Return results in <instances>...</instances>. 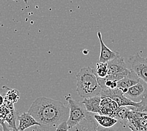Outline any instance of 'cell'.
Returning a JSON list of instances; mask_svg holds the SVG:
<instances>
[{
	"label": "cell",
	"instance_id": "7c38bea8",
	"mask_svg": "<svg viewBox=\"0 0 147 131\" xmlns=\"http://www.w3.org/2000/svg\"><path fill=\"white\" fill-rule=\"evenodd\" d=\"M101 96L99 95L89 98H86L82 103L84 104L88 112L94 113H99L100 109H101Z\"/></svg>",
	"mask_w": 147,
	"mask_h": 131
},
{
	"label": "cell",
	"instance_id": "4fadbf2b",
	"mask_svg": "<svg viewBox=\"0 0 147 131\" xmlns=\"http://www.w3.org/2000/svg\"><path fill=\"white\" fill-rule=\"evenodd\" d=\"M94 118L98 122L99 126L105 129L111 128L118 122V120L115 117L101 115L99 113H94Z\"/></svg>",
	"mask_w": 147,
	"mask_h": 131
},
{
	"label": "cell",
	"instance_id": "277c9868",
	"mask_svg": "<svg viewBox=\"0 0 147 131\" xmlns=\"http://www.w3.org/2000/svg\"><path fill=\"white\" fill-rule=\"evenodd\" d=\"M107 64L108 68V75L106 77L107 79L118 81L131 72V69L126 64L124 58L120 55Z\"/></svg>",
	"mask_w": 147,
	"mask_h": 131
},
{
	"label": "cell",
	"instance_id": "30bf717a",
	"mask_svg": "<svg viewBox=\"0 0 147 131\" xmlns=\"http://www.w3.org/2000/svg\"><path fill=\"white\" fill-rule=\"evenodd\" d=\"M140 79H141L139 78L134 71L131 69V72L128 75L118 81L117 83V88L121 89L122 92L125 94L128 92L129 88L138 83Z\"/></svg>",
	"mask_w": 147,
	"mask_h": 131
},
{
	"label": "cell",
	"instance_id": "5b68a950",
	"mask_svg": "<svg viewBox=\"0 0 147 131\" xmlns=\"http://www.w3.org/2000/svg\"><path fill=\"white\" fill-rule=\"evenodd\" d=\"M100 95H101V98L109 97V98L115 100L118 103L119 107L133 106L138 107L141 105V102H134V101L126 96L125 93L119 88L113 89L109 88H102Z\"/></svg>",
	"mask_w": 147,
	"mask_h": 131
},
{
	"label": "cell",
	"instance_id": "e0dca14e",
	"mask_svg": "<svg viewBox=\"0 0 147 131\" xmlns=\"http://www.w3.org/2000/svg\"><path fill=\"white\" fill-rule=\"evenodd\" d=\"M61 131V130H63V131H67V130H69V127L68 126L67 124V121H64V122H62L58 126V127H57L56 131Z\"/></svg>",
	"mask_w": 147,
	"mask_h": 131
},
{
	"label": "cell",
	"instance_id": "9c48e42d",
	"mask_svg": "<svg viewBox=\"0 0 147 131\" xmlns=\"http://www.w3.org/2000/svg\"><path fill=\"white\" fill-rule=\"evenodd\" d=\"M97 35H98V37L100 42V46H101L99 62H108L119 56V53L118 52L113 51V50L107 47V45L103 42L101 32L98 31Z\"/></svg>",
	"mask_w": 147,
	"mask_h": 131
},
{
	"label": "cell",
	"instance_id": "7a4b0ae2",
	"mask_svg": "<svg viewBox=\"0 0 147 131\" xmlns=\"http://www.w3.org/2000/svg\"><path fill=\"white\" fill-rule=\"evenodd\" d=\"M76 81V91L82 98H89L100 95L101 88L94 69L89 66L82 68L77 74Z\"/></svg>",
	"mask_w": 147,
	"mask_h": 131
},
{
	"label": "cell",
	"instance_id": "3957f363",
	"mask_svg": "<svg viewBox=\"0 0 147 131\" xmlns=\"http://www.w3.org/2000/svg\"><path fill=\"white\" fill-rule=\"evenodd\" d=\"M65 98L69 103L70 109L69 116L67 120V124L70 130L86 118L89 112L86 109L84 104L78 100L73 99L71 95L65 96Z\"/></svg>",
	"mask_w": 147,
	"mask_h": 131
},
{
	"label": "cell",
	"instance_id": "2e32d148",
	"mask_svg": "<svg viewBox=\"0 0 147 131\" xmlns=\"http://www.w3.org/2000/svg\"><path fill=\"white\" fill-rule=\"evenodd\" d=\"M96 75L99 78H104L108 75V68L107 62H99L96 64Z\"/></svg>",
	"mask_w": 147,
	"mask_h": 131
},
{
	"label": "cell",
	"instance_id": "d6986e66",
	"mask_svg": "<svg viewBox=\"0 0 147 131\" xmlns=\"http://www.w3.org/2000/svg\"><path fill=\"white\" fill-rule=\"evenodd\" d=\"M2 130H3V127L1 124H0V131H2Z\"/></svg>",
	"mask_w": 147,
	"mask_h": 131
},
{
	"label": "cell",
	"instance_id": "ba28073f",
	"mask_svg": "<svg viewBox=\"0 0 147 131\" xmlns=\"http://www.w3.org/2000/svg\"><path fill=\"white\" fill-rule=\"evenodd\" d=\"M99 126L98 122L94 118V113L89 112L86 118L70 130L96 131L99 130Z\"/></svg>",
	"mask_w": 147,
	"mask_h": 131
},
{
	"label": "cell",
	"instance_id": "ac0fdd59",
	"mask_svg": "<svg viewBox=\"0 0 147 131\" xmlns=\"http://www.w3.org/2000/svg\"><path fill=\"white\" fill-rule=\"evenodd\" d=\"M5 104V96L3 94L0 93V107L3 106Z\"/></svg>",
	"mask_w": 147,
	"mask_h": 131
},
{
	"label": "cell",
	"instance_id": "9a60e30c",
	"mask_svg": "<svg viewBox=\"0 0 147 131\" xmlns=\"http://www.w3.org/2000/svg\"><path fill=\"white\" fill-rule=\"evenodd\" d=\"M18 119L17 113L14 107L9 109V112L6 117L5 122H7L9 127L13 130H18V128L16 126V120Z\"/></svg>",
	"mask_w": 147,
	"mask_h": 131
},
{
	"label": "cell",
	"instance_id": "6da1fadb",
	"mask_svg": "<svg viewBox=\"0 0 147 131\" xmlns=\"http://www.w3.org/2000/svg\"><path fill=\"white\" fill-rule=\"evenodd\" d=\"M69 107L47 97H38L32 103L28 112L40 124V130H56L60 124L67 121Z\"/></svg>",
	"mask_w": 147,
	"mask_h": 131
},
{
	"label": "cell",
	"instance_id": "5bb4252c",
	"mask_svg": "<svg viewBox=\"0 0 147 131\" xmlns=\"http://www.w3.org/2000/svg\"><path fill=\"white\" fill-rule=\"evenodd\" d=\"M5 105L11 109L14 107L13 104L16 103L20 98V93L16 90L8 88L5 95Z\"/></svg>",
	"mask_w": 147,
	"mask_h": 131
},
{
	"label": "cell",
	"instance_id": "52a82bcc",
	"mask_svg": "<svg viewBox=\"0 0 147 131\" xmlns=\"http://www.w3.org/2000/svg\"><path fill=\"white\" fill-rule=\"evenodd\" d=\"M125 95L134 102H141L142 99L147 97V84L140 79L138 83L129 88Z\"/></svg>",
	"mask_w": 147,
	"mask_h": 131
},
{
	"label": "cell",
	"instance_id": "8fae6325",
	"mask_svg": "<svg viewBox=\"0 0 147 131\" xmlns=\"http://www.w3.org/2000/svg\"><path fill=\"white\" fill-rule=\"evenodd\" d=\"M17 120L19 124L18 126V130L23 131L26 129H29L30 127L38 126L40 130V124L36 120L30 113L27 112H24L20 115L18 116Z\"/></svg>",
	"mask_w": 147,
	"mask_h": 131
},
{
	"label": "cell",
	"instance_id": "8992f818",
	"mask_svg": "<svg viewBox=\"0 0 147 131\" xmlns=\"http://www.w3.org/2000/svg\"><path fill=\"white\" fill-rule=\"evenodd\" d=\"M130 69L134 71L139 78L147 84V58H143L138 53L128 58Z\"/></svg>",
	"mask_w": 147,
	"mask_h": 131
}]
</instances>
